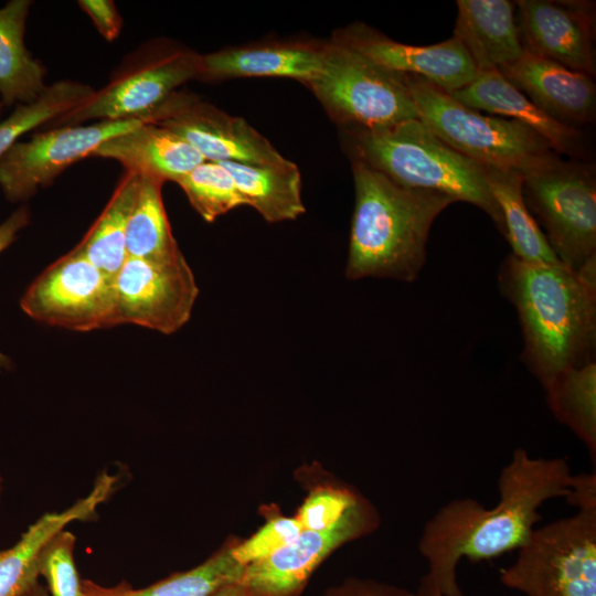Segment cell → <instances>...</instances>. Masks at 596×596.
I'll list each match as a JSON object with an SVG mask.
<instances>
[{"mask_svg": "<svg viewBox=\"0 0 596 596\" xmlns=\"http://www.w3.org/2000/svg\"><path fill=\"white\" fill-rule=\"evenodd\" d=\"M78 4L88 14L104 39L113 41L119 35L123 20L114 1L81 0Z\"/></svg>", "mask_w": 596, "mask_h": 596, "instance_id": "cell-35", "label": "cell"}, {"mask_svg": "<svg viewBox=\"0 0 596 596\" xmlns=\"http://www.w3.org/2000/svg\"><path fill=\"white\" fill-rule=\"evenodd\" d=\"M499 72L556 120L570 126L594 120L596 86L592 76L566 68L526 49L515 63Z\"/></svg>", "mask_w": 596, "mask_h": 596, "instance_id": "cell-17", "label": "cell"}, {"mask_svg": "<svg viewBox=\"0 0 596 596\" xmlns=\"http://www.w3.org/2000/svg\"><path fill=\"white\" fill-rule=\"evenodd\" d=\"M145 121L173 131L206 161L277 164L287 160L247 121L190 95L173 93Z\"/></svg>", "mask_w": 596, "mask_h": 596, "instance_id": "cell-13", "label": "cell"}, {"mask_svg": "<svg viewBox=\"0 0 596 596\" xmlns=\"http://www.w3.org/2000/svg\"><path fill=\"white\" fill-rule=\"evenodd\" d=\"M212 596H248L245 586L240 582L228 585Z\"/></svg>", "mask_w": 596, "mask_h": 596, "instance_id": "cell-40", "label": "cell"}, {"mask_svg": "<svg viewBox=\"0 0 596 596\" xmlns=\"http://www.w3.org/2000/svg\"><path fill=\"white\" fill-rule=\"evenodd\" d=\"M234 543H227L202 564L143 588L123 582L113 587L82 581L84 596H212L220 589L240 583L244 567L232 555Z\"/></svg>", "mask_w": 596, "mask_h": 596, "instance_id": "cell-25", "label": "cell"}, {"mask_svg": "<svg viewBox=\"0 0 596 596\" xmlns=\"http://www.w3.org/2000/svg\"><path fill=\"white\" fill-rule=\"evenodd\" d=\"M568 504L577 510L596 509V473L584 472L573 475L570 490L565 497Z\"/></svg>", "mask_w": 596, "mask_h": 596, "instance_id": "cell-37", "label": "cell"}, {"mask_svg": "<svg viewBox=\"0 0 596 596\" xmlns=\"http://www.w3.org/2000/svg\"><path fill=\"white\" fill-rule=\"evenodd\" d=\"M140 175L124 174L107 205L76 248L102 272L114 277L125 260L126 230Z\"/></svg>", "mask_w": 596, "mask_h": 596, "instance_id": "cell-27", "label": "cell"}, {"mask_svg": "<svg viewBox=\"0 0 596 596\" xmlns=\"http://www.w3.org/2000/svg\"><path fill=\"white\" fill-rule=\"evenodd\" d=\"M113 278L75 247L29 286L20 306L30 318L49 326L79 332L114 327Z\"/></svg>", "mask_w": 596, "mask_h": 596, "instance_id": "cell-10", "label": "cell"}, {"mask_svg": "<svg viewBox=\"0 0 596 596\" xmlns=\"http://www.w3.org/2000/svg\"><path fill=\"white\" fill-rule=\"evenodd\" d=\"M163 183L141 177L126 230L127 257L168 259L181 253L162 201Z\"/></svg>", "mask_w": 596, "mask_h": 596, "instance_id": "cell-29", "label": "cell"}, {"mask_svg": "<svg viewBox=\"0 0 596 596\" xmlns=\"http://www.w3.org/2000/svg\"><path fill=\"white\" fill-rule=\"evenodd\" d=\"M524 49L566 68L595 74L594 12L576 1H517Z\"/></svg>", "mask_w": 596, "mask_h": 596, "instance_id": "cell-15", "label": "cell"}, {"mask_svg": "<svg viewBox=\"0 0 596 596\" xmlns=\"http://www.w3.org/2000/svg\"><path fill=\"white\" fill-rule=\"evenodd\" d=\"M547 404L558 422L566 425L596 461V363L560 373L546 387Z\"/></svg>", "mask_w": 596, "mask_h": 596, "instance_id": "cell-28", "label": "cell"}, {"mask_svg": "<svg viewBox=\"0 0 596 596\" xmlns=\"http://www.w3.org/2000/svg\"><path fill=\"white\" fill-rule=\"evenodd\" d=\"M499 284L522 328V359L544 389L562 372L594 361L596 285L562 263H530L511 254Z\"/></svg>", "mask_w": 596, "mask_h": 596, "instance_id": "cell-2", "label": "cell"}, {"mask_svg": "<svg viewBox=\"0 0 596 596\" xmlns=\"http://www.w3.org/2000/svg\"><path fill=\"white\" fill-rule=\"evenodd\" d=\"M296 518L274 517L247 540L233 544L232 555L243 566L264 560L294 542L302 531Z\"/></svg>", "mask_w": 596, "mask_h": 596, "instance_id": "cell-34", "label": "cell"}, {"mask_svg": "<svg viewBox=\"0 0 596 596\" xmlns=\"http://www.w3.org/2000/svg\"><path fill=\"white\" fill-rule=\"evenodd\" d=\"M572 476L566 458H535L517 448L499 475L493 508L460 498L438 509L423 528L418 550L441 594L464 596L457 582L462 558L488 561L519 550L541 520L540 508L566 497Z\"/></svg>", "mask_w": 596, "mask_h": 596, "instance_id": "cell-1", "label": "cell"}, {"mask_svg": "<svg viewBox=\"0 0 596 596\" xmlns=\"http://www.w3.org/2000/svg\"><path fill=\"white\" fill-rule=\"evenodd\" d=\"M309 86L336 119L354 128L418 118L405 75L379 66L339 40L326 46L321 72Z\"/></svg>", "mask_w": 596, "mask_h": 596, "instance_id": "cell-8", "label": "cell"}, {"mask_svg": "<svg viewBox=\"0 0 596 596\" xmlns=\"http://www.w3.org/2000/svg\"><path fill=\"white\" fill-rule=\"evenodd\" d=\"M405 79L418 119L454 150L482 167L522 172L555 152L519 121L482 115L422 77L405 75Z\"/></svg>", "mask_w": 596, "mask_h": 596, "instance_id": "cell-5", "label": "cell"}, {"mask_svg": "<svg viewBox=\"0 0 596 596\" xmlns=\"http://www.w3.org/2000/svg\"><path fill=\"white\" fill-rule=\"evenodd\" d=\"M351 137L354 160L400 185L444 193L455 202L476 205L504 235L503 217L490 193L486 167L454 150L418 118L374 129L354 128Z\"/></svg>", "mask_w": 596, "mask_h": 596, "instance_id": "cell-4", "label": "cell"}, {"mask_svg": "<svg viewBox=\"0 0 596 596\" xmlns=\"http://www.w3.org/2000/svg\"><path fill=\"white\" fill-rule=\"evenodd\" d=\"M339 41L387 71L422 77L449 94L468 85L478 73L464 44L454 35L433 45H408L356 24Z\"/></svg>", "mask_w": 596, "mask_h": 596, "instance_id": "cell-16", "label": "cell"}, {"mask_svg": "<svg viewBox=\"0 0 596 596\" xmlns=\"http://www.w3.org/2000/svg\"><path fill=\"white\" fill-rule=\"evenodd\" d=\"M371 503L344 486H327L313 490L295 517L304 530L327 531Z\"/></svg>", "mask_w": 596, "mask_h": 596, "instance_id": "cell-32", "label": "cell"}, {"mask_svg": "<svg viewBox=\"0 0 596 596\" xmlns=\"http://www.w3.org/2000/svg\"><path fill=\"white\" fill-rule=\"evenodd\" d=\"M486 169L487 183L501 211L504 236L512 247L513 255L530 263H561L525 203L521 172Z\"/></svg>", "mask_w": 596, "mask_h": 596, "instance_id": "cell-26", "label": "cell"}, {"mask_svg": "<svg viewBox=\"0 0 596 596\" xmlns=\"http://www.w3.org/2000/svg\"><path fill=\"white\" fill-rule=\"evenodd\" d=\"M6 106L3 105L2 100H1V97H0V116L2 115V111H3V108Z\"/></svg>", "mask_w": 596, "mask_h": 596, "instance_id": "cell-43", "label": "cell"}, {"mask_svg": "<svg viewBox=\"0 0 596 596\" xmlns=\"http://www.w3.org/2000/svg\"><path fill=\"white\" fill-rule=\"evenodd\" d=\"M3 490H4V479H3L2 472L0 470V503H1V498H2V494H3Z\"/></svg>", "mask_w": 596, "mask_h": 596, "instance_id": "cell-42", "label": "cell"}, {"mask_svg": "<svg viewBox=\"0 0 596 596\" xmlns=\"http://www.w3.org/2000/svg\"><path fill=\"white\" fill-rule=\"evenodd\" d=\"M192 207L206 221L246 204L230 172L219 162L204 161L177 182Z\"/></svg>", "mask_w": 596, "mask_h": 596, "instance_id": "cell-31", "label": "cell"}, {"mask_svg": "<svg viewBox=\"0 0 596 596\" xmlns=\"http://www.w3.org/2000/svg\"><path fill=\"white\" fill-rule=\"evenodd\" d=\"M454 36L464 44L478 71H499L523 55L514 2L458 0Z\"/></svg>", "mask_w": 596, "mask_h": 596, "instance_id": "cell-21", "label": "cell"}, {"mask_svg": "<svg viewBox=\"0 0 596 596\" xmlns=\"http://www.w3.org/2000/svg\"><path fill=\"white\" fill-rule=\"evenodd\" d=\"M353 177L355 205L347 278L415 280L425 264L430 227L454 199L400 185L356 160Z\"/></svg>", "mask_w": 596, "mask_h": 596, "instance_id": "cell-3", "label": "cell"}, {"mask_svg": "<svg viewBox=\"0 0 596 596\" xmlns=\"http://www.w3.org/2000/svg\"><path fill=\"white\" fill-rule=\"evenodd\" d=\"M523 195L557 259L574 273L596 262V181L590 164L552 153L521 172Z\"/></svg>", "mask_w": 596, "mask_h": 596, "instance_id": "cell-6", "label": "cell"}, {"mask_svg": "<svg viewBox=\"0 0 596 596\" xmlns=\"http://www.w3.org/2000/svg\"><path fill=\"white\" fill-rule=\"evenodd\" d=\"M116 477L104 472L92 491L61 512H47L32 523L12 546L0 551V596H21L39 584L40 555L47 542L70 523L93 517L108 499Z\"/></svg>", "mask_w": 596, "mask_h": 596, "instance_id": "cell-18", "label": "cell"}, {"mask_svg": "<svg viewBox=\"0 0 596 596\" xmlns=\"http://www.w3.org/2000/svg\"><path fill=\"white\" fill-rule=\"evenodd\" d=\"M324 47L301 44L224 50L202 56V75L209 77H291L308 85L321 72Z\"/></svg>", "mask_w": 596, "mask_h": 596, "instance_id": "cell-22", "label": "cell"}, {"mask_svg": "<svg viewBox=\"0 0 596 596\" xmlns=\"http://www.w3.org/2000/svg\"><path fill=\"white\" fill-rule=\"evenodd\" d=\"M326 596H415L406 589L379 583L372 579L351 577L342 584L331 587Z\"/></svg>", "mask_w": 596, "mask_h": 596, "instance_id": "cell-36", "label": "cell"}, {"mask_svg": "<svg viewBox=\"0 0 596 596\" xmlns=\"http://www.w3.org/2000/svg\"><path fill=\"white\" fill-rule=\"evenodd\" d=\"M450 95L475 110L501 115L525 125L549 142L557 155H573L582 146L578 129L547 115L498 70L478 71L468 85Z\"/></svg>", "mask_w": 596, "mask_h": 596, "instance_id": "cell-20", "label": "cell"}, {"mask_svg": "<svg viewBox=\"0 0 596 596\" xmlns=\"http://www.w3.org/2000/svg\"><path fill=\"white\" fill-rule=\"evenodd\" d=\"M21 596H50V593L39 583Z\"/></svg>", "mask_w": 596, "mask_h": 596, "instance_id": "cell-41", "label": "cell"}, {"mask_svg": "<svg viewBox=\"0 0 596 596\" xmlns=\"http://www.w3.org/2000/svg\"><path fill=\"white\" fill-rule=\"evenodd\" d=\"M32 1L11 0L0 8V97L6 107L38 100L47 85L45 68L24 43Z\"/></svg>", "mask_w": 596, "mask_h": 596, "instance_id": "cell-23", "label": "cell"}, {"mask_svg": "<svg viewBox=\"0 0 596 596\" xmlns=\"http://www.w3.org/2000/svg\"><path fill=\"white\" fill-rule=\"evenodd\" d=\"M75 543V535L62 530L40 555L39 574L46 581L50 596H84L74 560Z\"/></svg>", "mask_w": 596, "mask_h": 596, "instance_id": "cell-33", "label": "cell"}, {"mask_svg": "<svg viewBox=\"0 0 596 596\" xmlns=\"http://www.w3.org/2000/svg\"><path fill=\"white\" fill-rule=\"evenodd\" d=\"M219 163L230 172L246 204L256 209L267 222L295 220L306 211L301 200L300 172L294 162Z\"/></svg>", "mask_w": 596, "mask_h": 596, "instance_id": "cell-24", "label": "cell"}, {"mask_svg": "<svg viewBox=\"0 0 596 596\" xmlns=\"http://www.w3.org/2000/svg\"><path fill=\"white\" fill-rule=\"evenodd\" d=\"M139 119L97 121L42 130L26 141H17L0 158V189L7 200H29L73 163L88 156L107 139L139 127Z\"/></svg>", "mask_w": 596, "mask_h": 596, "instance_id": "cell-12", "label": "cell"}, {"mask_svg": "<svg viewBox=\"0 0 596 596\" xmlns=\"http://www.w3.org/2000/svg\"><path fill=\"white\" fill-rule=\"evenodd\" d=\"M91 94L92 89L86 84L60 81L49 85L34 103L17 105L13 111L0 121V158L24 134L46 126L78 107Z\"/></svg>", "mask_w": 596, "mask_h": 596, "instance_id": "cell-30", "label": "cell"}, {"mask_svg": "<svg viewBox=\"0 0 596 596\" xmlns=\"http://www.w3.org/2000/svg\"><path fill=\"white\" fill-rule=\"evenodd\" d=\"M500 581L526 596H596V509L535 528Z\"/></svg>", "mask_w": 596, "mask_h": 596, "instance_id": "cell-7", "label": "cell"}, {"mask_svg": "<svg viewBox=\"0 0 596 596\" xmlns=\"http://www.w3.org/2000/svg\"><path fill=\"white\" fill-rule=\"evenodd\" d=\"M202 75V56L185 49L138 50L109 83L82 105L51 121L50 128L77 126L88 120L146 118L183 83Z\"/></svg>", "mask_w": 596, "mask_h": 596, "instance_id": "cell-9", "label": "cell"}, {"mask_svg": "<svg viewBox=\"0 0 596 596\" xmlns=\"http://www.w3.org/2000/svg\"><path fill=\"white\" fill-rule=\"evenodd\" d=\"M115 322L171 334L190 319L199 295L182 253L168 259L127 257L113 278Z\"/></svg>", "mask_w": 596, "mask_h": 596, "instance_id": "cell-11", "label": "cell"}, {"mask_svg": "<svg viewBox=\"0 0 596 596\" xmlns=\"http://www.w3.org/2000/svg\"><path fill=\"white\" fill-rule=\"evenodd\" d=\"M415 596H444L436 584L426 574L422 577Z\"/></svg>", "mask_w": 596, "mask_h": 596, "instance_id": "cell-39", "label": "cell"}, {"mask_svg": "<svg viewBox=\"0 0 596 596\" xmlns=\"http://www.w3.org/2000/svg\"><path fill=\"white\" fill-rule=\"evenodd\" d=\"M29 221L28 207L21 206L0 224V253L15 241L18 233L29 224ZM9 364V359L0 352V370Z\"/></svg>", "mask_w": 596, "mask_h": 596, "instance_id": "cell-38", "label": "cell"}, {"mask_svg": "<svg viewBox=\"0 0 596 596\" xmlns=\"http://www.w3.org/2000/svg\"><path fill=\"white\" fill-rule=\"evenodd\" d=\"M377 525L379 514L371 504L330 530H302L290 544L246 565L241 583L248 596H299L326 557L342 544L372 532Z\"/></svg>", "mask_w": 596, "mask_h": 596, "instance_id": "cell-14", "label": "cell"}, {"mask_svg": "<svg viewBox=\"0 0 596 596\" xmlns=\"http://www.w3.org/2000/svg\"><path fill=\"white\" fill-rule=\"evenodd\" d=\"M93 157L116 160L126 171L150 177L162 183L178 182L206 161L189 142L173 131L143 121L139 127L105 140Z\"/></svg>", "mask_w": 596, "mask_h": 596, "instance_id": "cell-19", "label": "cell"}]
</instances>
